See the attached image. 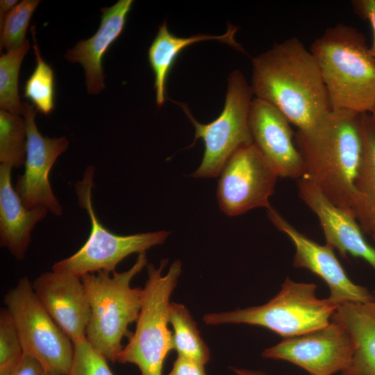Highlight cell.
Returning a JSON list of instances; mask_svg holds the SVG:
<instances>
[{"mask_svg": "<svg viewBox=\"0 0 375 375\" xmlns=\"http://www.w3.org/2000/svg\"><path fill=\"white\" fill-rule=\"evenodd\" d=\"M47 375H59V374H51V373H47Z\"/></svg>", "mask_w": 375, "mask_h": 375, "instance_id": "obj_36", "label": "cell"}, {"mask_svg": "<svg viewBox=\"0 0 375 375\" xmlns=\"http://www.w3.org/2000/svg\"><path fill=\"white\" fill-rule=\"evenodd\" d=\"M227 81L223 110L215 119L208 124L197 122L186 105L178 103L194 126V142L201 139L204 144L202 160L192 177H217L235 151L253 142L249 126L254 96L251 85L240 70L233 71Z\"/></svg>", "mask_w": 375, "mask_h": 375, "instance_id": "obj_8", "label": "cell"}, {"mask_svg": "<svg viewBox=\"0 0 375 375\" xmlns=\"http://www.w3.org/2000/svg\"><path fill=\"white\" fill-rule=\"evenodd\" d=\"M147 262L143 252L125 272L99 271L81 276L91 310L85 338L108 362H117L123 338L132 334L128 328L138 318L143 288H131V282Z\"/></svg>", "mask_w": 375, "mask_h": 375, "instance_id": "obj_4", "label": "cell"}, {"mask_svg": "<svg viewBox=\"0 0 375 375\" xmlns=\"http://www.w3.org/2000/svg\"><path fill=\"white\" fill-rule=\"evenodd\" d=\"M331 320L340 324L353 344V355L342 375H375V291L365 303L340 305Z\"/></svg>", "mask_w": 375, "mask_h": 375, "instance_id": "obj_19", "label": "cell"}, {"mask_svg": "<svg viewBox=\"0 0 375 375\" xmlns=\"http://www.w3.org/2000/svg\"><path fill=\"white\" fill-rule=\"evenodd\" d=\"M94 168L88 166L81 181L75 184L80 207L90 218V232L84 244L72 256L55 262L52 270L72 274L78 276L88 273L106 271L112 273L117 265L134 253H143L165 242L170 234L159 231L120 235L107 229L98 219L92 204V190Z\"/></svg>", "mask_w": 375, "mask_h": 375, "instance_id": "obj_7", "label": "cell"}, {"mask_svg": "<svg viewBox=\"0 0 375 375\" xmlns=\"http://www.w3.org/2000/svg\"><path fill=\"white\" fill-rule=\"evenodd\" d=\"M74 357L68 375H113L106 358L85 339L73 342Z\"/></svg>", "mask_w": 375, "mask_h": 375, "instance_id": "obj_28", "label": "cell"}, {"mask_svg": "<svg viewBox=\"0 0 375 375\" xmlns=\"http://www.w3.org/2000/svg\"><path fill=\"white\" fill-rule=\"evenodd\" d=\"M299 197L317 216L326 244L336 249L342 257L360 258L375 270V248L365 240L357 219L333 204L311 181L298 179Z\"/></svg>", "mask_w": 375, "mask_h": 375, "instance_id": "obj_16", "label": "cell"}, {"mask_svg": "<svg viewBox=\"0 0 375 375\" xmlns=\"http://www.w3.org/2000/svg\"><path fill=\"white\" fill-rule=\"evenodd\" d=\"M133 4V0H119L112 6L102 8L101 23L95 34L81 40L65 54L68 61L83 67L89 94H98L105 88L103 58L123 32Z\"/></svg>", "mask_w": 375, "mask_h": 375, "instance_id": "obj_17", "label": "cell"}, {"mask_svg": "<svg viewBox=\"0 0 375 375\" xmlns=\"http://www.w3.org/2000/svg\"><path fill=\"white\" fill-rule=\"evenodd\" d=\"M18 3L17 0L0 1V26L2 25L6 15Z\"/></svg>", "mask_w": 375, "mask_h": 375, "instance_id": "obj_32", "label": "cell"}, {"mask_svg": "<svg viewBox=\"0 0 375 375\" xmlns=\"http://www.w3.org/2000/svg\"><path fill=\"white\" fill-rule=\"evenodd\" d=\"M363 149L356 180L358 199L357 219L367 231L375 221V120L370 113L361 114Z\"/></svg>", "mask_w": 375, "mask_h": 375, "instance_id": "obj_21", "label": "cell"}, {"mask_svg": "<svg viewBox=\"0 0 375 375\" xmlns=\"http://www.w3.org/2000/svg\"><path fill=\"white\" fill-rule=\"evenodd\" d=\"M36 65L24 85V97L38 111L49 115L54 109L55 79L53 70L42 58L35 39V26L31 28Z\"/></svg>", "mask_w": 375, "mask_h": 375, "instance_id": "obj_23", "label": "cell"}, {"mask_svg": "<svg viewBox=\"0 0 375 375\" xmlns=\"http://www.w3.org/2000/svg\"><path fill=\"white\" fill-rule=\"evenodd\" d=\"M12 167L0 165V241L18 260L25 258L35 225L49 212L42 206L26 208L12 188Z\"/></svg>", "mask_w": 375, "mask_h": 375, "instance_id": "obj_18", "label": "cell"}, {"mask_svg": "<svg viewBox=\"0 0 375 375\" xmlns=\"http://www.w3.org/2000/svg\"><path fill=\"white\" fill-rule=\"evenodd\" d=\"M288 119L274 106L254 98L249 113L253 142L278 177L299 179L305 174L302 157Z\"/></svg>", "mask_w": 375, "mask_h": 375, "instance_id": "obj_14", "label": "cell"}, {"mask_svg": "<svg viewBox=\"0 0 375 375\" xmlns=\"http://www.w3.org/2000/svg\"><path fill=\"white\" fill-rule=\"evenodd\" d=\"M217 197L221 211L230 217L256 208H271L276 172L252 142L235 151L219 174Z\"/></svg>", "mask_w": 375, "mask_h": 375, "instance_id": "obj_10", "label": "cell"}, {"mask_svg": "<svg viewBox=\"0 0 375 375\" xmlns=\"http://www.w3.org/2000/svg\"><path fill=\"white\" fill-rule=\"evenodd\" d=\"M167 375H206L204 365L178 356Z\"/></svg>", "mask_w": 375, "mask_h": 375, "instance_id": "obj_30", "label": "cell"}, {"mask_svg": "<svg viewBox=\"0 0 375 375\" xmlns=\"http://www.w3.org/2000/svg\"><path fill=\"white\" fill-rule=\"evenodd\" d=\"M23 116L26 129L25 170L19 175L15 190L28 208L42 206L56 216L62 214V206L51 189L49 176L57 158L69 146L65 137H44L39 132L35 117V106L23 103Z\"/></svg>", "mask_w": 375, "mask_h": 375, "instance_id": "obj_12", "label": "cell"}, {"mask_svg": "<svg viewBox=\"0 0 375 375\" xmlns=\"http://www.w3.org/2000/svg\"><path fill=\"white\" fill-rule=\"evenodd\" d=\"M231 369L237 375H266L264 372L259 371H251L245 369H238L235 367H231Z\"/></svg>", "mask_w": 375, "mask_h": 375, "instance_id": "obj_33", "label": "cell"}, {"mask_svg": "<svg viewBox=\"0 0 375 375\" xmlns=\"http://www.w3.org/2000/svg\"><path fill=\"white\" fill-rule=\"evenodd\" d=\"M30 49L29 40L19 48L6 51L0 57V107L14 115H23L18 81L22 60Z\"/></svg>", "mask_w": 375, "mask_h": 375, "instance_id": "obj_24", "label": "cell"}, {"mask_svg": "<svg viewBox=\"0 0 375 375\" xmlns=\"http://www.w3.org/2000/svg\"><path fill=\"white\" fill-rule=\"evenodd\" d=\"M32 284L42 305L71 341L85 339L91 310L81 277L52 270Z\"/></svg>", "mask_w": 375, "mask_h": 375, "instance_id": "obj_15", "label": "cell"}, {"mask_svg": "<svg viewBox=\"0 0 375 375\" xmlns=\"http://www.w3.org/2000/svg\"><path fill=\"white\" fill-rule=\"evenodd\" d=\"M40 3L39 0H23L6 15L0 26V47L6 51L21 47L27 40L26 33L31 18Z\"/></svg>", "mask_w": 375, "mask_h": 375, "instance_id": "obj_26", "label": "cell"}, {"mask_svg": "<svg viewBox=\"0 0 375 375\" xmlns=\"http://www.w3.org/2000/svg\"><path fill=\"white\" fill-rule=\"evenodd\" d=\"M319 66L331 110L358 114L375 108V59L357 28L338 24L310 49Z\"/></svg>", "mask_w": 375, "mask_h": 375, "instance_id": "obj_3", "label": "cell"}, {"mask_svg": "<svg viewBox=\"0 0 375 375\" xmlns=\"http://www.w3.org/2000/svg\"><path fill=\"white\" fill-rule=\"evenodd\" d=\"M169 323L174 330V349L178 356L205 366L210 360V353L188 310L183 304L171 303Z\"/></svg>", "mask_w": 375, "mask_h": 375, "instance_id": "obj_22", "label": "cell"}, {"mask_svg": "<svg viewBox=\"0 0 375 375\" xmlns=\"http://www.w3.org/2000/svg\"><path fill=\"white\" fill-rule=\"evenodd\" d=\"M237 28L229 25L226 32L215 35L199 33L189 37H179L168 29L166 21L158 26V31L148 50V60L154 75V90L158 106L166 99V85L169 74L177 57L183 50L192 44L207 40H217L239 51L242 47L235 41Z\"/></svg>", "mask_w": 375, "mask_h": 375, "instance_id": "obj_20", "label": "cell"}, {"mask_svg": "<svg viewBox=\"0 0 375 375\" xmlns=\"http://www.w3.org/2000/svg\"><path fill=\"white\" fill-rule=\"evenodd\" d=\"M352 340L340 324L333 320L325 327L284 338L265 349L262 357L290 362L310 375H332L344 371L353 355Z\"/></svg>", "mask_w": 375, "mask_h": 375, "instance_id": "obj_11", "label": "cell"}, {"mask_svg": "<svg viewBox=\"0 0 375 375\" xmlns=\"http://www.w3.org/2000/svg\"><path fill=\"white\" fill-rule=\"evenodd\" d=\"M367 232L370 233L375 240V221L372 223Z\"/></svg>", "mask_w": 375, "mask_h": 375, "instance_id": "obj_34", "label": "cell"}, {"mask_svg": "<svg viewBox=\"0 0 375 375\" xmlns=\"http://www.w3.org/2000/svg\"><path fill=\"white\" fill-rule=\"evenodd\" d=\"M3 303L15 324L24 353L37 360L47 373L68 375L73 342L42 305L27 276L8 290Z\"/></svg>", "mask_w": 375, "mask_h": 375, "instance_id": "obj_9", "label": "cell"}, {"mask_svg": "<svg viewBox=\"0 0 375 375\" xmlns=\"http://www.w3.org/2000/svg\"><path fill=\"white\" fill-rule=\"evenodd\" d=\"M251 87L297 130L312 128L331 111L317 62L295 37L252 58Z\"/></svg>", "mask_w": 375, "mask_h": 375, "instance_id": "obj_1", "label": "cell"}, {"mask_svg": "<svg viewBox=\"0 0 375 375\" xmlns=\"http://www.w3.org/2000/svg\"><path fill=\"white\" fill-rule=\"evenodd\" d=\"M314 283L287 278L280 292L267 303L233 311L208 313L209 325L247 324L268 328L284 338L303 335L327 326L339 306L328 298L316 296Z\"/></svg>", "mask_w": 375, "mask_h": 375, "instance_id": "obj_6", "label": "cell"}, {"mask_svg": "<svg viewBox=\"0 0 375 375\" xmlns=\"http://www.w3.org/2000/svg\"><path fill=\"white\" fill-rule=\"evenodd\" d=\"M351 2L355 12L362 19L367 20L372 26L374 40L369 48L375 59V0H356Z\"/></svg>", "mask_w": 375, "mask_h": 375, "instance_id": "obj_29", "label": "cell"}, {"mask_svg": "<svg viewBox=\"0 0 375 375\" xmlns=\"http://www.w3.org/2000/svg\"><path fill=\"white\" fill-rule=\"evenodd\" d=\"M167 263V260H162L158 268L152 264L147 265L148 278L136 328L117 357L118 362L137 365L142 375H162L165 358L174 349L167 324L169 299L181 273V262L174 261L162 275Z\"/></svg>", "mask_w": 375, "mask_h": 375, "instance_id": "obj_5", "label": "cell"}, {"mask_svg": "<svg viewBox=\"0 0 375 375\" xmlns=\"http://www.w3.org/2000/svg\"><path fill=\"white\" fill-rule=\"evenodd\" d=\"M371 115H372L374 119L375 120V108L374 109L373 112L371 113Z\"/></svg>", "mask_w": 375, "mask_h": 375, "instance_id": "obj_35", "label": "cell"}, {"mask_svg": "<svg viewBox=\"0 0 375 375\" xmlns=\"http://www.w3.org/2000/svg\"><path fill=\"white\" fill-rule=\"evenodd\" d=\"M294 142L304 164L302 178L357 219L355 184L363 149L361 114L331 110L312 128L297 130Z\"/></svg>", "mask_w": 375, "mask_h": 375, "instance_id": "obj_2", "label": "cell"}, {"mask_svg": "<svg viewBox=\"0 0 375 375\" xmlns=\"http://www.w3.org/2000/svg\"><path fill=\"white\" fill-rule=\"evenodd\" d=\"M24 119L0 110V162L12 167L24 165L26 156Z\"/></svg>", "mask_w": 375, "mask_h": 375, "instance_id": "obj_25", "label": "cell"}, {"mask_svg": "<svg viewBox=\"0 0 375 375\" xmlns=\"http://www.w3.org/2000/svg\"><path fill=\"white\" fill-rule=\"evenodd\" d=\"M267 216L294 244V266L309 269L320 277L330 289L331 301L340 306L349 302L365 303L372 299L373 294L349 278L333 248L327 244L321 245L299 232L272 207L267 209Z\"/></svg>", "mask_w": 375, "mask_h": 375, "instance_id": "obj_13", "label": "cell"}, {"mask_svg": "<svg viewBox=\"0 0 375 375\" xmlns=\"http://www.w3.org/2000/svg\"><path fill=\"white\" fill-rule=\"evenodd\" d=\"M24 354L15 324L3 307L0 310V375H11Z\"/></svg>", "mask_w": 375, "mask_h": 375, "instance_id": "obj_27", "label": "cell"}, {"mask_svg": "<svg viewBox=\"0 0 375 375\" xmlns=\"http://www.w3.org/2000/svg\"><path fill=\"white\" fill-rule=\"evenodd\" d=\"M11 375H47V372L37 360L24 353Z\"/></svg>", "mask_w": 375, "mask_h": 375, "instance_id": "obj_31", "label": "cell"}]
</instances>
